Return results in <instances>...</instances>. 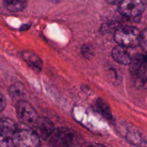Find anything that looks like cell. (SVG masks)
I'll return each mask as SVG.
<instances>
[{"label": "cell", "mask_w": 147, "mask_h": 147, "mask_svg": "<svg viewBox=\"0 0 147 147\" xmlns=\"http://www.w3.org/2000/svg\"><path fill=\"white\" fill-rule=\"evenodd\" d=\"M77 135L74 131L65 127L55 129L47 139L48 144L53 147H73L77 142Z\"/></svg>", "instance_id": "6da1fadb"}, {"label": "cell", "mask_w": 147, "mask_h": 147, "mask_svg": "<svg viewBox=\"0 0 147 147\" xmlns=\"http://www.w3.org/2000/svg\"><path fill=\"white\" fill-rule=\"evenodd\" d=\"M140 31L132 26H123L116 29L114 40L119 45L123 47H135L139 45Z\"/></svg>", "instance_id": "7a4b0ae2"}, {"label": "cell", "mask_w": 147, "mask_h": 147, "mask_svg": "<svg viewBox=\"0 0 147 147\" xmlns=\"http://www.w3.org/2000/svg\"><path fill=\"white\" fill-rule=\"evenodd\" d=\"M13 147H40L41 142L37 134L30 129H17L12 139Z\"/></svg>", "instance_id": "3957f363"}, {"label": "cell", "mask_w": 147, "mask_h": 147, "mask_svg": "<svg viewBox=\"0 0 147 147\" xmlns=\"http://www.w3.org/2000/svg\"><path fill=\"white\" fill-rule=\"evenodd\" d=\"M146 0H123L119 4V11L123 17L136 18L142 14L146 9Z\"/></svg>", "instance_id": "277c9868"}, {"label": "cell", "mask_w": 147, "mask_h": 147, "mask_svg": "<svg viewBox=\"0 0 147 147\" xmlns=\"http://www.w3.org/2000/svg\"><path fill=\"white\" fill-rule=\"evenodd\" d=\"M16 112L19 120L22 123L28 126H32L38 119L35 109L25 100H20L17 102Z\"/></svg>", "instance_id": "5b68a950"}, {"label": "cell", "mask_w": 147, "mask_h": 147, "mask_svg": "<svg viewBox=\"0 0 147 147\" xmlns=\"http://www.w3.org/2000/svg\"><path fill=\"white\" fill-rule=\"evenodd\" d=\"M131 75L136 83L145 85L146 82V56L139 54L131 59L130 64Z\"/></svg>", "instance_id": "8992f818"}, {"label": "cell", "mask_w": 147, "mask_h": 147, "mask_svg": "<svg viewBox=\"0 0 147 147\" xmlns=\"http://www.w3.org/2000/svg\"><path fill=\"white\" fill-rule=\"evenodd\" d=\"M17 129L13 120L8 118L0 119V147H13V136Z\"/></svg>", "instance_id": "52a82bcc"}, {"label": "cell", "mask_w": 147, "mask_h": 147, "mask_svg": "<svg viewBox=\"0 0 147 147\" xmlns=\"http://www.w3.org/2000/svg\"><path fill=\"white\" fill-rule=\"evenodd\" d=\"M32 131L40 139L47 140L55 129L54 125L45 118H38L32 125Z\"/></svg>", "instance_id": "ba28073f"}, {"label": "cell", "mask_w": 147, "mask_h": 147, "mask_svg": "<svg viewBox=\"0 0 147 147\" xmlns=\"http://www.w3.org/2000/svg\"><path fill=\"white\" fill-rule=\"evenodd\" d=\"M22 58L29 67L36 73H40L42 69V60L35 53L32 51H24L22 53Z\"/></svg>", "instance_id": "9c48e42d"}, {"label": "cell", "mask_w": 147, "mask_h": 147, "mask_svg": "<svg viewBox=\"0 0 147 147\" xmlns=\"http://www.w3.org/2000/svg\"><path fill=\"white\" fill-rule=\"evenodd\" d=\"M111 55L113 60L119 64L127 65L130 64L131 61V57L129 52L125 49V47L120 45L113 47L111 51Z\"/></svg>", "instance_id": "30bf717a"}, {"label": "cell", "mask_w": 147, "mask_h": 147, "mask_svg": "<svg viewBox=\"0 0 147 147\" xmlns=\"http://www.w3.org/2000/svg\"><path fill=\"white\" fill-rule=\"evenodd\" d=\"M28 0H3V4L8 11L19 12L25 9Z\"/></svg>", "instance_id": "8fae6325"}, {"label": "cell", "mask_w": 147, "mask_h": 147, "mask_svg": "<svg viewBox=\"0 0 147 147\" xmlns=\"http://www.w3.org/2000/svg\"><path fill=\"white\" fill-rule=\"evenodd\" d=\"M25 88L21 83H14L9 88V95L13 100H17V102L20 100H23L22 97L25 96Z\"/></svg>", "instance_id": "7c38bea8"}, {"label": "cell", "mask_w": 147, "mask_h": 147, "mask_svg": "<svg viewBox=\"0 0 147 147\" xmlns=\"http://www.w3.org/2000/svg\"><path fill=\"white\" fill-rule=\"evenodd\" d=\"M139 45L142 46V48L144 50H146V30L140 33V37H139Z\"/></svg>", "instance_id": "4fadbf2b"}, {"label": "cell", "mask_w": 147, "mask_h": 147, "mask_svg": "<svg viewBox=\"0 0 147 147\" xmlns=\"http://www.w3.org/2000/svg\"><path fill=\"white\" fill-rule=\"evenodd\" d=\"M108 106L106 103H105L104 102H103V100H100V102H99L98 103V108L99 109H100V112L101 113H103V111H105L104 113H105V115H106V117H109V116H111V112H110V110H109V109H106V108H107Z\"/></svg>", "instance_id": "5bb4252c"}, {"label": "cell", "mask_w": 147, "mask_h": 147, "mask_svg": "<svg viewBox=\"0 0 147 147\" xmlns=\"http://www.w3.org/2000/svg\"><path fill=\"white\" fill-rule=\"evenodd\" d=\"M7 105V101H6V98L1 93H0V113L4 110Z\"/></svg>", "instance_id": "9a60e30c"}, {"label": "cell", "mask_w": 147, "mask_h": 147, "mask_svg": "<svg viewBox=\"0 0 147 147\" xmlns=\"http://www.w3.org/2000/svg\"><path fill=\"white\" fill-rule=\"evenodd\" d=\"M123 0H106V2L111 5H119Z\"/></svg>", "instance_id": "2e32d148"}, {"label": "cell", "mask_w": 147, "mask_h": 147, "mask_svg": "<svg viewBox=\"0 0 147 147\" xmlns=\"http://www.w3.org/2000/svg\"><path fill=\"white\" fill-rule=\"evenodd\" d=\"M85 147H107V146H106L105 145L102 144L91 143V144H87Z\"/></svg>", "instance_id": "e0dca14e"}, {"label": "cell", "mask_w": 147, "mask_h": 147, "mask_svg": "<svg viewBox=\"0 0 147 147\" xmlns=\"http://www.w3.org/2000/svg\"><path fill=\"white\" fill-rule=\"evenodd\" d=\"M50 1H51V2L53 3H60L62 1H63V0H49Z\"/></svg>", "instance_id": "ac0fdd59"}]
</instances>
